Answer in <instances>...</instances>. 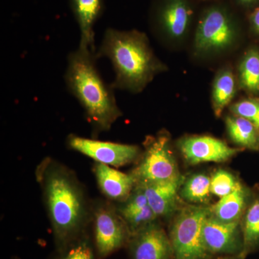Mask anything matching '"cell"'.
<instances>
[{
  "instance_id": "cell-1",
  "label": "cell",
  "mask_w": 259,
  "mask_h": 259,
  "mask_svg": "<svg viewBox=\"0 0 259 259\" xmlns=\"http://www.w3.org/2000/svg\"><path fill=\"white\" fill-rule=\"evenodd\" d=\"M36 178L42 191L56 247L60 253L83 235L90 217L84 192L71 170L51 158L38 165Z\"/></svg>"
},
{
  "instance_id": "cell-2",
  "label": "cell",
  "mask_w": 259,
  "mask_h": 259,
  "mask_svg": "<svg viewBox=\"0 0 259 259\" xmlns=\"http://www.w3.org/2000/svg\"><path fill=\"white\" fill-rule=\"evenodd\" d=\"M96 58H106L113 66L115 90L141 93L156 75L166 69L150 47L144 32L107 29L96 51Z\"/></svg>"
},
{
  "instance_id": "cell-3",
  "label": "cell",
  "mask_w": 259,
  "mask_h": 259,
  "mask_svg": "<svg viewBox=\"0 0 259 259\" xmlns=\"http://www.w3.org/2000/svg\"><path fill=\"white\" fill-rule=\"evenodd\" d=\"M96 53L78 47L67 57L64 74L66 88L84 110L94 134L110 131L122 115L111 84H107L97 69Z\"/></svg>"
},
{
  "instance_id": "cell-4",
  "label": "cell",
  "mask_w": 259,
  "mask_h": 259,
  "mask_svg": "<svg viewBox=\"0 0 259 259\" xmlns=\"http://www.w3.org/2000/svg\"><path fill=\"white\" fill-rule=\"evenodd\" d=\"M209 207L187 206L181 209L170 227L173 259H212L204 246L202 228Z\"/></svg>"
},
{
  "instance_id": "cell-5",
  "label": "cell",
  "mask_w": 259,
  "mask_h": 259,
  "mask_svg": "<svg viewBox=\"0 0 259 259\" xmlns=\"http://www.w3.org/2000/svg\"><path fill=\"white\" fill-rule=\"evenodd\" d=\"M238 35V23L225 5H211L202 12L194 37V49L200 54H214L232 47Z\"/></svg>"
},
{
  "instance_id": "cell-6",
  "label": "cell",
  "mask_w": 259,
  "mask_h": 259,
  "mask_svg": "<svg viewBox=\"0 0 259 259\" xmlns=\"http://www.w3.org/2000/svg\"><path fill=\"white\" fill-rule=\"evenodd\" d=\"M144 148L141 161L131 173L136 184L165 182L181 176L166 133L148 137Z\"/></svg>"
},
{
  "instance_id": "cell-7",
  "label": "cell",
  "mask_w": 259,
  "mask_h": 259,
  "mask_svg": "<svg viewBox=\"0 0 259 259\" xmlns=\"http://www.w3.org/2000/svg\"><path fill=\"white\" fill-rule=\"evenodd\" d=\"M95 246L99 258H106L120 249L131 239L128 227L117 209L107 202H100L93 209Z\"/></svg>"
},
{
  "instance_id": "cell-8",
  "label": "cell",
  "mask_w": 259,
  "mask_h": 259,
  "mask_svg": "<svg viewBox=\"0 0 259 259\" xmlns=\"http://www.w3.org/2000/svg\"><path fill=\"white\" fill-rule=\"evenodd\" d=\"M66 143L71 149L93 158L97 163L117 168L136 161L141 153V148L136 145L97 141L74 134L68 136Z\"/></svg>"
},
{
  "instance_id": "cell-9",
  "label": "cell",
  "mask_w": 259,
  "mask_h": 259,
  "mask_svg": "<svg viewBox=\"0 0 259 259\" xmlns=\"http://www.w3.org/2000/svg\"><path fill=\"white\" fill-rule=\"evenodd\" d=\"M241 222H221L212 218L209 212L202 225V235L204 246L211 254L231 255L243 253Z\"/></svg>"
},
{
  "instance_id": "cell-10",
  "label": "cell",
  "mask_w": 259,
  "mask_h": 259,
  "mask_svg": "<svg viewBox=\"0 0 259 259\" xmlns=\"http://www.w3.org/2000/svg\"><path fill=\"white\" fill-rule=\"evenodd\" d=\"M194 14L190 0H158L153 10L152 18L158 30L176 40L188 32Z\"/></svg>"
},
{
  "instance_id": "cell-11",
  "label": "cell",
  "mask_w": 259,
  "mask_h": 259,
  "mask_svg": "<svg viewBox=\"0 0 259 259\" xmlns=\"http://www.w3.org/2000/svg\"><path fill=\"white\" fill-rule=\"evenodd\" d=\"M177 145L185 161L192 165L225 162L239 152V149L230 147L224 141L212 136H186Z\"/></svg>"
},
{
  "instance_id": "cell-12",
  "label": "cell",
  "mask_w": 259,
  "mask_h": 259,
  "mask_svg": "<svg viewBox=\"0 0 259 259\" xmlns=\"http://www.w3.org/2000/svg\"><path fill=\"white\" fill-rule=\"evenodd\" d=\"M128 244L133 259H173L169 236L156 223L131 237Z\"/></svg>"
},
{
  "instance_id": "cell-13",
  "label": "cell",
  "mask_w": 259,
  "mask_h": 259,
  "mask_svg": "<svg viewBox=\"0 0 259 259\" xmlns=\"http://www.w3.org/2000/svg\"><path fill=\"white\" fill-rule=\"evenodd\" d=\"M117 209L128 227L131 237L156 223L158 218L139 185H136L128 198Z\"/></svg>"
},
{
  "instance_id": "cell-14",
  "label": "cell",
  "mask_w": 259,
  "mask_h": 259,
  "mask_svg": "<svg viewBox=\"0 0 259 259\" xmlns=\"http://www.w3.org/2000/svg\"><path fill=\"white\" fill-rule=\"evenodd\" d=\"M185 177L153 183L136 184L142 187L148 203L158 218H166L176 211L178 193Z\"/></svg>"
},
{
  "instance_id": "cell-15",
  "label": "cell",
  "mask_w": 259,
  "mask_h": 259,
  "mask_svg": "<svg viewBox=\"0 0 259 259\" xmlns=\"http://www.w3.org/2000/svg\"><path fill=\"white\" fill-rule=\"evenodd\" d=\"M94 171L100 190L111 200L125 202L136 187V180L131 174L122 173L108 165L96 162Z\"/></svg>"
},
{
  "instance_id": "cell-16",
  "label": "cell",
  "mask_w": 259,
  "mask_h": 259,
  "mask_svg": "<svg viewBox=\"0 0 259 259\" xmlns=\"http://www.w3.org/2000/svg\"><path fill=\"white\" fill-rule=\"evenodd\" d=\"M70 5L79 25V47L96 53L94 27L103 12L104 0H70Z\"/></svg>"
},
{
  "instance_id": "cell-17",
  "label": "cell",
  "mask_w": 259,
  "mask_h": 259,
  "mask_svg": "<svg viewBox=\"0 0 259 259\" xmlns=\"http://www.w3.org/2000/svg\"><path fill=\"white\" fill-rule=\"evenodd\" d=\"M250 191L241 182L231 193L220 199L210 209V215L223 223L241 221L249 205Z\"/></svg>"
},
{
  "instance_id": "cell-18",
  "label": "cell",
  "mask_w": 259,
  "mask_h": 259,
  "mask_svg": "<svg viewBox=\"0 0 259 259\" xmlns=\"http://www.w3.org/2000/svg\"><path fill=\"white\" fill-rule=\"evenodd\" d=\"M226 125L233 143L242 148L259 150V129L250 121L233 115L226 117Z\"/></svg>"
},
{
  "instance_id": "cell-19",
  "label": "cell",
  "mask_w": 259,
  "mask_h": 259,
  "mask_svg": "<svg viewBox=\"0 0 259 259\" xmlns=\"http://www.w3.org/2000/svg\"><path fill=\"white\" fill-rule=\"evenodd\" d=\"M236 93L234 74L229 68L220 70L214 80L212 88V106L217 117L221 116Z\"/></svg>"
},
{
  "instance_id": "cell-20",
  "label": "cell",
  "mask_w": 259,
  "mask_h": 259,
  "mask_svg": "<svg viewBox=\"0 0 259 259\" xmlns=\"http://www.w3.org/2000/svg\"><path fill=\"white\" fill-rule=\"evenodd\" d=\"M243 233V254L248 253L259 248V196L255 197L247 207L241 219Z\"/></svg>"
},
{
  "instance_id": "cell-21",
  "label": "cell",
  "mask_w": 259,
  "mask_h": 259,
  "mask_svg": "<svg viewBox=\"0 0 259 259\" xmlns=\"http://www.w3.org/2000/svg\"><path fill=\"white\" fill-rule=\"evenodd\" d=\"M238 78L241 87L253 95L259 93V52L255 49L248 51L238 68Z\"/></svg>"
},
{
  "instance_id": "cell-22",
  "label": "cell",
  "mask_w": 259,
  "mask_h": 259,
  "mask_svg": "<svg viewBox=\"0 0 259 259\" xmlns=\"http://www.w3.org/2000/svg\"><path fill=\"white\" fill-rule=\"evenodd\" d=\"M210 177L204 174H195L185 179L180 194L192 203H206L210 197Z\"/></svg>"
},
{
  "instance_id": "cell-23",
  "label": "cell",
  "mask_w": 259,
  "mask_h": 259,
  "mask_svg": "<svg viewBox=\"0 0 259 259\" xmlns=\"http://www.w3.org/2000/svg\"><path fill=\"white\" fill-rule=\"evenodd\" d=\"M240 182L231 172L218 169L210 177L211 194L222 198L236 190Z\"/></svg>"
},
{
  "instance_id": "cell-24",
  "label": "cell",
  "mask_w": 259,
  "mask_h": 259,
  "mask_svg": "<svg viewBox=\"0 0 259 259\" xmlns=\"http://www.w3.org/2000/svg\"><path fill=\"white\" fill-rule=\"evenodd\" d=\"M230 109L233 115L246 119L259 129V100H241L232 105Z\"/></svg>"
},
{
  "instance_id": "cell-25",
  "label": "cell",
  "mask_w": 259,
  "mask_h": 259,
  "mask_svg": "<svg viewBox=\"0 0 259 259\" xmlns=\"http://www.w3.org/2000/svg\"><path fill=\"white\" fill-rule=\"evenodd\" d=\"M59 259H95L93 247L88 238L82 236L61 253Z\"/></svg>"
},
{
  "instance_id": "cell-26",
  "label": "cell",
  "mask_w": 259,
  "mask_h": 259,
  "mask_svg": "<svg viewBox=\"0 0 259 259\" xmlns=\"http://www.w3.org/2000/svg\"><path fill=\"white\" fill-rule=\"evenodd\" d=\"M250 28L257 35H259V5L252 10L248 15Z\"/></svg>"
},
{
  "instance_id": "cell-27",
  "label": "cell",
  "mask_w": 259,
  "mask_h": 259,
  "mask_svg": "<svg viewBox=\"0 0 259 259\" xmlns=\"http://www.w3.org/2000/svg\"><path fill=\"white\" fill-rule=\"evenodd\" d=\"M237 5L245 8L254 9L259 5V0H233Z\"/></svg>"
},
{
  "instance_id": "cell-28",
  "label": "cell",
  "mask_w": 259,
  "mask_h": 259,
  "mask_svg": "<svg viewBox=\"0 0 259 259\" xmlns=\"http://www.w3.org/2000/svg\"><path fill=\"white\" fill-rule=\"evenodd\" d=\"M245 255H243V253L238 255H224V256L221 257L219 259H245Z\"/></svg>"
},
{
  "instance_id": "cell-29",
  "label": "cell",
  "mask_w": 259,
  "mask_h": 259,
  "mask_svg": "<svg viewBox=\"0 0 259 259\" xmlns=\"http://www.w3.org/2000/svg\"><path fill=\"white\" fill-rule=\"evenodd\" d=\"M201 1H207V0H201Z\"/></svg>"
}]
</instances>
